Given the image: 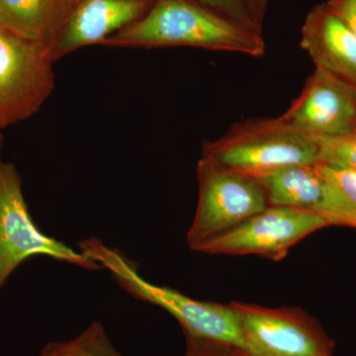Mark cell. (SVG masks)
I'll return each mask as SVG.
<instances>
[{
    "label": "cell",
    "instance_id": "6da1fadb",
    "mask_svg": "<svg viewBox=\"0 0 356 356\" xmlns=\"http://www.w3.org/2000/svg\"><path fill=\"white\" fill-rule=\"evenodd\" d=\"M110 47H194L262 57L266 43L252 31L191 0H154L140 20L105 40Z\"/></svg>",
    "mask_w": 356,
    "mask_h": 356
},
{
    "label": "cell",
    "instance_id": "7a4b0ae2",
    "mask_svg": "<svg viewBox=\"0 0 356 356\" xmlns=\"http://www.w3.org/2000/svg\"><path fill=\"white\" fill-rule=\"evenodd\" d=\"M81 252L108 271L122 289L140 301L161 307L177 318L185 334L245 351L242 330L232 304L199 301L168 286L145 280L135 262L99 238H86Z\"/></svg>",
    "mask_w": 356,
    "mask_h": 356
},
{
    "label": "cell",
    "instance_id": "3957f363",
    "mask_svg": "<svg viewBox=\"0 0 356 356\" xmlns=\"http://www.w3.org/2000/svg\"><path fill=\"white\" fill-rule=\"evenodd\" d=\"M202 156L250 177L293 165L318 163V147L310 136L277 118L240 122L221 138L204 143Z\"/></svg>",
    "mask_w": 356,
    "mask_h": 356
},
{
    "label": "cell",
    "instance_id": "277c9868",
    "mask_svg": "<svg viewBox=\"0 0 356 356\" xmlns=\"http://www.w3.org/2000/svg\"><path fill=\"white\" fill-rule=\"evenodd\" d=\"M198 201L186 242L199 252L268 207L266 191L254 177L201 156L197 163Z\"/></svg>",
    "mask_w": 356,
    "mask_h": 356
},
{
    "label": "cell",
    "instance_id": "5b68a950",
    "mask_svg": "<svg viewBox=\"0 0 356 356\" xmlns=\"http://www.w3.org/2000/svg\"><path fill=\"white\" fill-rule=\"evenodd\" d=\"M37 255L86 270L102 269L81 250L44 235L36 226L25 201L17 168L0 159V291L23 262Z\"/></svg>",
    "mask_w": 356,
    "mask_h": 356
},
{
    "label": "cell",
    "instance_id": "8992f818",
    "mask_svg": "<svg viewBox=\"0 0 356 356\" xmlns=\"http://www.w3.org/2000/svg\"><path fill=\"white\" fill-rule=\"evenodd\" d=\"M50 49L0 26V129L31 118L55 88Z\"/></svg>",
    "mask_w": 356,
    "mask_h": 356
},
{
    "label": "cell",
    "instance_id": "52a82bcc",
    "mask_svg": "<svg viewBox=\"0 0 356 356\" xmlns=\"http://www.w3.org/2000/svg\"><path fill=\"white\" fill-rule=\"evenodd\" d=\"M231 304L248 356H334V341L315 318L301 309Z\"/></svg>",
    "mask_w": 356,
    "mask_h": 356
},
{
    "label": "cell",
    "instance_id": "ba28073f",
    "mask_svg": "<svg viewBox=\"0 0 356 356\" xmlns=\"http://www.w3.org/2000/svg\"><path fill=\"white\" fill-rule=\"evenodd\" d=\"M329 222L312 210L268 206L228 233L206 243V254H254L280 261L302 240L327 228Z\"/></svg>",
    "mask_w": 356,
    "mask_h": 356
},
{
    "label": "cell",
    "instance_id": "9c48e42d",
    "mask_svg": "<svg viewBox=\"0 0 356 356\" xmlns=\"http://www.w3.org/2000/svg\"><path fill=\"white\" fill-rule=\"evenodd\" d=\"M280 119L310 137L356 135V89L316 67Z\"/></svg>",
    "mask_w": 356,
    "mask_h": 356
},
{
    "label": "cell",
    "instance_id": "30bf717a",
    "mask_svg": "<svg viewBox=\"0 0 356 356\" xmlns=\"http://www.w3.org/2000/svg\"><path fill=\"white\" fill-rule=\"evenodd\" d=\"M154 0H76L51 48L54 60L105 40L137 22Z\"/></svg>",
    "mask_w": 356,
    "mask_h": 356
},
{
    "label": "cell",
    "instance_id": "8fae6325",
    "mask_svg": "<svg viewBox=\"0 0 356 356\" xmlns=\"http://www.w3.org/2000/svg\"><path fill=\"white\" fill-rule=\"evenodd\" d=\"M300 46L316 67L356 89V36L327 4L306 16Z\"/></svg>",
    "mask_w": 356,
    "mask_h": 356
},
{
    "label": "cell",
    "instance_id": "7c38bea8",
    "mask_svg": "<svg viewBox=\"0 0 356 356\" xmlns=\"http://www.w3.org/2000/svg\"><path fill=\"white\" fill-rule=\"evenodd\" d=\"M70 11L69 0H0V26L51 51Z\"/></svg>",
    "mask_w": 356,
    "mask_h": 356
},
{
    "label": "cell",
    "instance_id": "4fadbf2b",
    "mask_svg": "<svg viewBox=\"0 0 356 356\" xmlns=\"http://www.w3.org/2000/svg\"><path fill=\"white\" fill-rule=\"evenodd\" d=\"M255 179L266 191L269 206L317 212L325 200L327 182L316 165H293Z\"/></svg>",
    "mask_w": 356,
    "mask_h": 356
},
{
    "label": "cell",
    "instance_id": "5bb4252c",
    "mask_svg": "<svg viewBox=\"0 0 356 356\" xmlns=\"http://www.w3.org/2000/svg\"><path fill=\"white\" fill-rule=\"evenodd\" d=\"M327 182L324 202L317 213L330 226L356 229V172L317 163Z\"/></svg>",
    "mask_w": 356,
    "mask_h": 356
},
{
    "label": "cell",
    "instance_id": "9a60e30c",
    "mask_svg": "<svg viewBox=\"0 0 356 356\" xmlns=\"http://www.w3.org/2000/svg\"><path fill=\"white\" fill-rule=\"evenodd\" d=\"M39 356H122L100 323H93L74 339L47 344Z\"/></svg>",
    "mask_w": 356,
    "mask_h": 356
},
{
    "label": "cell",
    "instance_id": "2e32d148",
    "mask_svg": "<svg viewBox=\"0 0 356 356\" xmlns=\"http://www.w3.org/2000/svg\"><path fill=\"white\" fill-rule=\"evenodd\" d=\"M312 138L318 147V163L356 172V135Z\"/></svg>",
    "mask_w": 356,
    "mask_h": 356
},
{
    "label": "cell",
    "instance_id": "e0dca14e",
    "mask_svg": "<svg viewBox=\"0 0 356 356\" xmlns=\"http://www.w3.org/2000/svg\"><path fill=\"white\" fill-rule=\"evenodd\" d=\"M191 1L206 7L248 29L261 33L262 26L257 23L248 10L245 0H191Z\"/></svg>",
    "mask_w": 356,
    "mask_h": 356
},
{
    "label": "cell",
    "instance_id": "ac0fdd59",
    "mask_svg": "<svg viewBox=\"0 0 356 356\" xmlns=\"http://www.w3.org/2000/svg\"><path fill=\"white\" fill-rule=\"evenodd\" d=\"M186 351L184 356H243L238 348L227 344L206 341L185 334Z\"/></svg>",
    "mask_w": 356,
    "mask_h": 356
},
{
    "label": "cell",
    "instance_id": "d6986e66",
    "mask_svg": "<svg viewBox=\"0 0 356 356\" xmlns=\"http://www.w3.org/2000/svg\"><path fill=\"white\" fill-rule=\"evenodd\" d=\"M325 4L356 36V0H327Z\"/></svg>",
    "mask_w": 356,
    "mask_h": 356
},
{
    "label": "cell",
    "instance_id": "ffe728a7",
    "mask_svg": "<svg viewBox=\"0 0 356 356\" xmlns=\"http://www.w3.org/2000/svg\"><path fill=\"white\" fill-rule=\"evenodd\" d=\"M245 2L254 19L262 26L268 0H245Z\"/></svg>",
    "mask_w": 356,
    "mask_h": 356
},
{
    "label": "cell",
    "instance_id": "44dd1931",
    "mask_svg": "<svg viewBox=\"0 0 356 356\" xmlns=\"http://www.w3.org/2000/svg\"><path fill=\"white\" fill-rule=\"evenodd\" d=\"M70 4V9H72V7L74 6V2H76V0H69Z\"/></svg>",
    "mask_w": 356,
    "mask_h": 356
},
{
    "label": "cell",
    "instance_id": "7402d4cb",
    "mask_svg": "<svg viewBox=\"0 0 356 356\" xmlns=\"http://www.w3.org/2000/svg\"><path fill=\"white\" fill-rule=\"evenodd\" d=\"M1 149H2V138L0 137V154H1Z\"/></svg>",
    "mask_w": 356,
    "mask_h": 356
},
{
    "label": "cell",
    "instance_id": "603a6c76",
    "mask_svg": "<svg viewBox=\"0 0 356 356\" xmlns=\"http://www.w3.org/2000/svg\"><path fill=\"white\" fill-rule=\"evenodd\" d=\"M241 353H242V355H243V356H248L247 355H245V351L241 350Z\"/></svg>",
    "mask_w": 356,
    "mask_h": 356
}]
</instances>
